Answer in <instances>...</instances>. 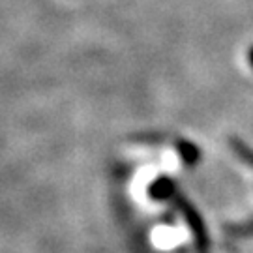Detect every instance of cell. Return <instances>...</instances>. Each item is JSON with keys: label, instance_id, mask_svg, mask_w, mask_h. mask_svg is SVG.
Masks as SVG:
<instances>
[{"label": "cell", "instance_id": "obj_1", "mask_svg": "<svg viewBox=\"0 0 253 253\" xmlns=\"http://www.w3.org/2000/svg\"><path fill=\"white\" fill-rule=\"evenodd\" d=\"M233 148H235L236 154H238L246 163H250V165L253 167V150L252 148H248L246 145H242L240 141H233Z\"/></svg>", "mask_w": 253, "mask_h": 253}, {"label": "cell", "instance_id": "obj_2", "mask_svg": "<svg viewBox=\"0 0 253 253\" xmlns=\"http://www.w3.org/2000/svg\"><path fill=\"white\" fill-rule=\"evenodd\" d=\"M248 58H250V64L253 66V49H250V53H248Z\"/></svg>", "mask_w": 253, "mask_h": 253}]
</instances>
